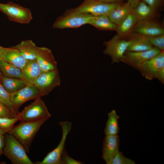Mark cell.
<instances>
[{"mask_svg": "<svg viewBox=\"0 0 164 164\" xmlns=\"http://www.w3.org/2000/svg\"><path fill=\"white\" fill-rule=\"evenodd\" d=\"M42 120L32 122H21L18 125L14 126L8 133L12 134L22 145L26 152L29 149L37 133L41 126L46 121Z\"/></svg>", "mask_w": 164, "mask_h": 164, "instance_id": "1", "label": "cell"}, {"mask_svg": "<svg viewBox=\"0 0 164 164\" xmlns=\"http://www.w3.org/2000/svg\"><path fill=\"white\" fill-rule=\"evenodd\" d=\"M5 144L3 155L13 164H33L21 144L11 134L4 135Z\"/></svg>", "mask_w": 164, "mask_h": 164, "instance_id": "2", "label": "cell"}, {"mask_svg": "<svg viewBox=\"0 0 164 164\" xmlns=\"http://www.w3.org/2000/svg\"><path fill=\"white\" fill-rule=\"evenodd\" d=\"M21 122H32L42 120H47L51 115L44 102L37 98L17 114Z\"/></svg>", "mask_w": 164, "mask_h": 164, "instance_id": "3", "label": "cell"}, {"mask_svg": "<svg viewBox=\"0 0 164 164\" xmlns=\"http://www.w3.org/2000/svg\"><path fill=\"white\" fill-rule=\"evenodd\" d=\"M119 4H107L98 0H84L78 6L68 9L65 12L84 13L93 15H108Z\"/></svg>", "mask_w": 164, "mask_h": 164, "instance_id": "4", "label": "cell"}, {"mask_svg": "<svg viewBox=\"0 0 164 164\" xmlns=\"http://www.w3.org/2000/svg\"><path fill=\"white\" fill-rule=\"evenodd\" d=\"M93 15L86 13L66 12L59 17L53 25V28H76L88 24Z\"/></svg>", "mask_w": 164, "mask_h": 164, "instance_id": "5", "label": "cell"}, {"mask_svg": "<svg viewBox=\"0 0 164 164\" xmlns=\"http://www.w3.org/2000/svg\"><path fill=\"white\" fill-rule=\"evenodd\" d=\"M0 11L6 15L10 21L21 24L28 23L32 19L29 9L12 2L0 3Z\"/></svg>", "mask_w": 164, "mask_h": 164, "instance_id": "6", "label": "cell"}, {"mask_svg": "<svg viewBox=\"0 0 164 164\" xmlns=\"http://www.w3.org/2000/svg\"><path fill=\"white\" fill-rule=\"evenodd\" d=\"M130 43V40L121 38L116 35L103 43L105 48L103 53L110 56L111 63H118L123 57Z\"/></svg>", "mask_w": 164, "mask_h": 164, "instance_id": "7", "label": "cell"}, {"mask_svg": "<svg viewBox=\"0 0 164 164\" xmlns=\"http://www.w3.org/2000/svg\"><path fill=\"white\" fill-rule=\"evenodd\" d=\"M42 96L48 95L60 84L58 70L43 71L33 83Z\"/></svg>", "mask_w": 164, "mask_h": 164, "instance_id": "8", "label": "cell"}, {"mask_svg": "<svg viewBox=\"0 0 164 164\" xmlns=\"http://www.w3.org/2000/svg\"><path fill=\"white\" fill-rule=\"evenodd\" d=\"M59 124L62 128V135L57 147L49 152L41 161L34 162L35 164H60L61 157L64 149L65 143L68 134L71 129L72 123L69 121H61Z\"/></svg>", "mask_w": 164, "mask_h": 164, "instance_id": "9", "label": "cell"}, {"mask_svg": "<svg viewBox=\"0 0 164 164\" xmlns=\"http://www.w3.org/2000/svg\"><path fill=\"white\" fill-rule=\"evenodd\" d=\"M42 95L33 84H27L20 90L10 94V100L13 107L18 114L21 105L29 100L41 98Z\"/></svg>", "mask_w": 164, "mask_h": 164, "instance_id": "10", "label": "cell"}, {"mask_svg": "<svg viewBox=\"0 0 164 164\" xmlns=\"http://www.w3.org/2000/svg\"><path fill=\"white\" fill-rule=\"evenodd\" d=\"M162 51L155 47L143 51L131 52L126 51L120 61L139 70L145 62L158 55Z\"/></svg>", "mask_w": 164, "mask_h": 164, "instance_id": "11", "label": "cell"}, {"mask_svg": "<svg viewBox=\"0 0 164 164\" xmlns=\"http://www.w3.org/2000/svg\"><path fill=\"white\" fill-rule=\"evenodd\" d=\"M163 70H164V50L145 62L139 70L146 79L151 80L157 78Z\"/></svg>", "mask_w": 164, "mask_h": 164, "instance_id": "12", "label": "cell"}, {"mask_svg": "<svg viewBox=\"0 0 164 164\" xmlns=\"http://www.w3.org/2000/svg\"><path fill=\"white\" fill-rule=\"evenodd\" d=\"M134 33L149 37L164 34V29L153 19L142 20L138 21L133 29Z\"/></svg>", "mask_w": 164, "mask_h": 164, "instance_id": "13", "label": "cell"}, {"mask_svg": "<svg viewBox=\"0 0 164 164\" xmlns=\"http://www.w3.org/2000/svg\"><path fill=\"white\" fill-rule=\"evenodd\" d=\"M120 140L118 135H106L102 145V158L106 164H110L113 157L118 152Z\"/></svg>", "mask_w": 164, "mask_h": 164, "instance_id": "14", "label": "cell"}, {"mask_svg": "<svg viewBox=\"0 0 164 164\" xmlns=\"http://www.w3.org/2000/svg\"><path fill=\"white\" fill-rule=\"evenodd\" d=\"M43 71L57 69V63L50 49L45 47H39L36 59Z\"/></svg>", "mask_w": 164, "mask_h": 164, "instance_id": "15", "label": "cell"}, {"mask_svg": "<svg viewBox=\"0 0 164 164\" xmlns=\"http://www.w3.org/2000/svg\"><path fill=\"white\" fill-rule=\"evenodd\" d=\"M0 59L9 63L21 70L25 66L27 60L16 49L1 46Z\"/></svg>", "mask_w": 164, "mask_h": 164, "instance_id": "16", "label": "cell"}, {"mask_svg": "<svg viewBox=\"0 0 164 164\" xmlns=\"http://www.w3.org/2000/svg\"><path fill=\"white\" fill-rule=\"evenodd\" d=\"M138 20L133 13L130 14L118 26L116 35L126 39L131 37L133 34V29Z\"/></svg>", "mask_w": 164, "mask_h": 164, "instance_id": "17", "label": "cell"}, {"mask_svg": "<svg viewBox=\"0 0 164 164\" xmlns=\"http://www.w3.org/2000/svg\"><path fill=\"white\" fill-rule=\"evenodd\" d=\"M133 10V8L128 2L122 3L111 11L108 16L111 20L118 26L132 12Z\"/></svg>", "mask_w": 164, "mask_h": 164, "instance_id": "18", "label": "cell"}, {"mask_svg": "<svg viewBox=\"0 0 164 164\" xmlns=\"http://www.w3.org/2000/svg\"><path fill=\"white\" fill-rule=\"evenodd\" d=\"M21 71L23 79L27 84H33L35 80L43 72L36 59L27 60Z\"/></svg>", "mask_w": 164, "mask_h": 164, "instance_id": "19", "label": "cell"}, {"mask_svg": "<svg viewBox=\"0 0 164 164\" xmlns=\"http://www.w3.org/2000/svg\"><path fill=\"white\" fill-rule=\"evenodd\" d=\"M127 51L140 52L149 50L154 47L149 43L148 37L137 33L133 34Z\"/></svg>", "mask_w": 164, "mask_h": 164, "instance_id": "20", "label": "cell"}, {"mask_svg": "<svg viewBox=\"0 0 164 164\" xmlns=\"http://www.w3.org/2000/svg\"><path fill=\"white\" fill-rule=\"evenodd\" d=\"M17 50L27 60H36L39 47L31 40L22 41L19 44L12 47Z\"/></svg>", "mask_w": 164, "mask_h": 164, "instance_id": "21", "label": "cell"}, {"mask_svg": "<svg viewBox=\"0 0 164 164\" xmlns=\"http://www.w3.org/2000/svg\"><path fill=\"white\" fill-rule=\"evenodd\" d=\"M157 10L141 1L133 8V12L138 20L153 19L156 15Z\"/></svg>", "mask_w": 164, "mask_h": 164, "instance_id": "22", "label": "cell"}, {"mask_svg": "<svg viewBox=\"0 0 164 164\" xmlns=\"http://www.w3.org/2000/svg\"><path fill=\"white\" fill-rule=\"evenodd\" d=\"M89 24L101 30H116L117 26L113 22L108 15H94Z\"/></svg>", "mask_w": 164, "mask_h": 164, "instance_id": "23", "label": "cell"}, {"mask_svg": "<svg viewBox=\"0 0 164 164\" xmlns=\"http://www.w3.org/2000/svg\"><path fill=\"white\" fill-rule=\"evenodd\" d=\"M1 83L9 94L20 90L27 84L23 79L6 77L2 75L1 78Z\"/></svg>", "mask_w": 164, "mask_h": 164, "instance_id": "24", "label": "cell"}, {"mask_svg": "<svg viewBox=\"0 0 164 164\" xmlns=\"http://www.w3.org/2000/svg\"><path fill=\"white\" fill-rule=\"evenodd\" d=\"M108 118L104 130V134L106 136L117 135L120 131L118 123L120 117L114 110L108 113Z\"/></svg>", "mask_w": 164, "mask_h": 164, "instance_id": "25", "label": "cell"}, {"mask_svg": "<svg viewBox=\"0 0 164 164\" xmlns=\"http://www.w3.org/2000/svg\"><path fill=\"white\" fill-rule=\"evenodd\" d=\"M0 72L2 74L8 77L23 79L20 69L1 59Z\"/></svg>", "mask_w": 164, "mask_h": 164, "instance_id": "26", "label": "cell"}, {"mask_svg": "<svg viewBox=\"0 0 164 164\" xmlns=\"http://www.w3.org/2000/svg\"><path fill=\"white\" fill-rule=\"evenodd\" d=\"M18 121L19 119L18 114L16 117L12 118L0 117V134L4 135L9 133L15 124Z\"/></svg>", "mask_w": 164, "mask_h": 164, "instance_id": "27", "label": "cell"}, {"mask_svg": "<svg viewBox=\"0 0 164 164\" xmlns=\"http://www.w3.org/2000/svg\"><path fill=\"white\" fill-rule=\"evenodd\" d=\"M0 102L8 107L15 116L18 114L14 109L10 100V94L4 88L0 83Z\"/></svg>", "mask_w": 164, "mask_h": 164, "instance_id": "28", "label": "cell"}, {"mask_svg": "<svg viewBox=\"0 0 164 164\" xmlns=\"http://www.w3.org/2000/svg\"><path fill=\"white\" fill-rule=\"evenodd\" d=\"M135 162L126 157L121 152L118 151L114 156L110 164H135Z\"/></svg>", "mask_w": 164, "mask_h": 164, "instance_id": "29", "label": "cell"}, {"mask_svg": "<svg viewBox=\"0 0 164 164\" xmlns=\"http://www.w3.org/2000/svg\"><path fill=\"white\" fill-rule=\"evenodd\" d=\"M148 37L149 43L154 47L164 50V34Z\"/></svg>", "mask_w": 164, "mask_h": 164, "instance_id": "30", "label": "cell"}, {"mask_svg": "<svg viewBox=\"0 0 164 164\" xmlns=\"http://www.w3.org/2000/svg\"><path fill=\"white\" fill-rule=\"evenodd\" d=\"M16 117L8 107L0 102V117L12 118Z\"/></svg>", "mask_w": 164, "mask_h": 164, "instance_id": "31", "label": "cell"}, {"mask_svg": "<svg viewBox=\"0 0 164 164\" xmlns=\"http://www.w3.org/2000/svg\"><path fill=\"white\" fill-rule=\"evenodd\" d=\"M83 163L80 161L76 160L71 157L67 153L64 149L61 157L60 164H81Z\"/></svg>", "mask_w": 164, "mask_h": 164, "instance_id": "32", "label": "cell"}, {"mask_svg": "<svg viewBox=\"0 0 164 164\" xmlns=\"http://www.w3.org/2000/svg\"><path fill=\"white\" fill-rule=\"evenodd\" d=\"M150 6L158 10L163 4V0H141Z\"/></svg>", "mask_w": 164, "mask_h": 164, "instance_id": "33", "label": "cell"}, {"mask_svg": "<svg viewBox=\"0 0 164 164\" xmlns=\"http://www.w3.org/2000/svg\"><path fill=\"white\" fill-rule=\"evenodd\" d=\"M5 144L4 136L0 134V156L3 155V150Z\"/></svg>", "mask_w": 164, "mask_h": 164, "instance_id": "34", "label": "cell"}, {"mask_svg": "<svg viewBox=\"0 0 164 164\" xmlns=\"http://www.w3.org/2000/svg\"><path fill=\"white\" fill-rule=\"evenodd\" d=\"M103 2L110 4H119L122 3L123 0H98Z\"/></svg>", "mask_w": 164, "mask_h": 164, "instance_id": "35", "label": "cell"}, {"mask_svg": "<svg viewBox=\"0 0 164 164\" xmlns=\"http://www.w3.org/2000/svg\"><path fill=\"white\" fill-rule=\"evenodd\" d=\"M131 6L134 8L138 5L141 0H126Z\"/></svg>", "mask_w": 164, "mask_h": 164, "instance_id": "36", "label": "cell"}, {"mask_svg": "<svg viewBox=\"0 0 164 164\" xmlns=\"http://www.w3.org/2000/svg\"><path fill=\"white\" fill-rule=\"evenodd\" d=\"M1 76H2V74L0 72V83H1Z\"/></svg>", "mask_w": 164, "mask_h": 164, "instance_id": "37", "label": "cell"}, {"mask_svg": "<svg viewBox=\"0 0 164 164\" xmlns=\"http://www.w3.org/2000/svg\"><path fill=\"white\" fill-rule=\"evenodd\" d=\"M1 47V46H0V52Z\"/></svg>", "mask_w": 164, "mask_h": 164, "instance_id": "38", "label": "cell"}]
</instances>
